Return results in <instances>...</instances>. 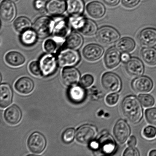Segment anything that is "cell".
Segmentation results:
<instances>
[{
    "label": "cell",
    "instance_id": "cell-1",
    "mask_svg": "<svg viewBox=\"0 0 156 156\" xmlns=\"http://www.w3.org/2000/svg\"><path fill=\"white\" fill-rule=\"evenodd\" d=\"M90 149L96 155H114L117 149L114 137L107 131H102L96 139L89 144Z\"/></svg>",
    "mask_w": 156,
    "mask_h": 156
},
{
    "label": "cell",
    "instance_id": "cell-2",
    "mask_svg": "<svg viewBox=\"0 0 156 156\" xmlns=\"http://www.w3.org/2000/svg\"><path fill=\"white\" fill-rule=\"evenodd\" d=\"M122 114L130 123L137 124L143 118V106L138 97L133 95L124 98L121 105Z\"/></svg>",
    "mask_w": 156,
    "mask_h": 156
},
{
    "label": "cell",
    "instance_id": "cell-3",
    "mask_svg": "<svg viewBox=\"0 0 156 156\" xmlns=\"http://www.w3.org/2000/svg\"><path fill=\"white\" fill-rule=\"evenodd\" d=\"M69 20L71 26L84 36H94L98 31L97 24L91 19L80 16H72Z\"/></svg>",
    "mask_w": 156,
    "mask_h": 156
},
{
    "label": "cell",
    "instance_id": "cell-4",
    "mask_svg": "<svg viewBox=\"0 0 156 156\" xmlns=\"http://www.w3.org/2000/svg\"><path fill=\"white\" fill-rule=\"evenodd\" d=\"M101 84L105 91L119 93L122 89V80L117 74L111 72L104 73L101 78Z\"/></svg>",
    "mask_w": 156,
    "mask_h": 156
},
{
    "label": "cell",
    "instance_id": "cell-5",
    "mask_svg": "<svg viewBox=\"0 0 156 156\" xmlns=\"http://www.w3.org/2000/svg\"><path fill=\"white\" fill-rule=\"evenodd\" d=\"M120 35L114 27L109 26H103L98 30L96 38L99 42L105 45L115 43L120 39Z\"/></svg>",
    "mask_w": 156,
    "mask_h": 156
},
{
    "label": "cell",
    "instance_id": "cell-6",
    "mask_svg": "<svg viewBox=\"0 0 156 156\" xmlns=\"http://www.w3.org/2000/svg\"><path fill=\"white\" fill-rule=\"evenodd\" d=\"M54 21L52 33L53 39L57 43H62L69 35L71 30L69 20L64 17H58Z\"/></svg>",
    "mask_w": 156,
    "mask_h": 156
},
{
    "label": "cell",
    "instance_id": "cell-7",
    "mask_svg": "<svg viewBox=\"0 0 156 156\" xmlns=\"http://www.w3.org/2000/svg\"><path fill=\"white\" fill-rule=\"evenodd\" d=\"M98 131L95 126L91 124H85L80 127L76 131V140L82 144H89L96 138Z\"/></svg>",
    "mask_w": 156,
    "mask_h": 156
},
{
    "label": "cell",
    "instance_id": "cell-8",
    "mask_svg": "<svg viewBox=\"0 0 156 156\" xmlns=\"http://www.w3.org/2000/svg\"><path fill=\"white\" fill-rule=\"evenodd\" d=\"M54 24V21L49 17H41L35 21L33 30L36 32L38 37L45 38L52 33Z\"/></svg>",
    "mask_w": 156,
    "mask_h": 156
},
{
    "label": "cell",
    "instance_id": "cell-9",
    "mask_svg": "<svg viewBox=\"0 0 156 156\" xmlns=\"http://www.w3.org/2000/svg\"><path fill=\"white\" fill-rule=\"evenodd\" d=\"M113 133L118 143L121 144H124L130 136V127L126 120L119 119L115 124L113 129Z\"/></svg>",
    "mask_w": 156,
    "mask_h": 156
},
{
    "label": "cell",
    "instance_id": "cell-10",
    "mask_svg": "<svg viewBox=\"0 0 156 156\" xmlns=\"http://www.w3.org/2000/svg\"><path fill=\"white\" fill-rule=\"evenodd\" d=\"M80 59V55L77 51L69 48L61 51L58 55L57 59L59 65L64 67L77 65Z\"/></svg>",
    "mask_w": 156,
    "mask_h": 156
},
{
    "label": "cell",
    "instance_id": "cell-11",
    "mask_svg": "<svg viewBox=\"0 0 156 156\" xmlns=\"http://www.w3.org/2000/svg\"><path fill=\"white\" fill-rule=\"evenodd\" d=\"M131 87L136 93H147L153 88L154 83L152 79L148 76H141L135 77L131 82Z\"/></svg>",
    "mask_w": 156,
    "mask_h": 156
},
{
    "label": "cell",
    "instance_id": "cell-12",
    "mask_svg": "<svg viewBox=\"0 0 156 156\" xmlns=\"http://www.w3.org/2000/svg\"><path fill=\"white\" fill-rule=\"evenodd\" d=\"M39 62L43 76L51 75L57 68V59L51 53L43 55Z\"/></svg>",
    "mask_w": 156,
    "mask_h": 156
},
{
    "label": "cell",
    "instance_id": "cell-13",
    "mask_svg": "<svg viewBox=\"0 0 156 156\" xmlns=\"http://www.w3.org/2000/svg\"><path fill=\"white\" fill-rule=\"evenodd\" d=\"M30 150L33 153L40 154L43 152L46 146V140L41 133H34L30 136L27 141Z\"/></svg>",
    "mask_w": 156,
    "mask_h": 156
},
{
    "label": "cell",
    "instance_id": "cell-14",
    "mask_svg": "<svg viewBox=\"0 0 156 156\" xmlns=\"http://www.w3.org/2000/svg\"><path fill=\"white\" fill-rule=\"evenodd\" d=\"M104 51V48L101 46L96 44H90L84 47L82 54L87 61L95 62L102 57Z\"/></svg>",
    "mask_w": 156,
    "mask_h": 156
},
{
    "label": "cell",
    "instance_id": "cell-15",
    "mask_svg": "<svg viewBox=\"0 0 156 156\" xmlns=\"http://www.w3.org/2000/svg\"><path fill=\"white\" fill-rule=\"evenodd\" d=\"M139 43L144 47H154L156 46V29L147 27L142 30L137 36Z\"/></svg>",
    "mask_w": 156,
    "mask_h": 156
},
{
    "label": "cell",
    "instance_id": "cell-16",
    "mask_svg": "<svg viewBox=\"0 0 156 156\" xmlns=\"http://www.w3.org/2000/svg\"><path fill=\"white\" fill-rule=\"evenodd\" d=\"M121 61L120 51L115 47H110L106 51L104 58V63L108 69L117 68Z\"/></svg>",
    "mask_w": 156,
    "mask_h": 156
},
{
    "label": "cell",
    "instance_id": "cell-17",
    "mask_svg": "<svg viewBox=\"0 0 156 156\" xmlns=\"http://www.w3.org/2000/svg\"><path fill=\"white\" fill-rule=\"evenodd\" d=\"M125 71L130 76L136 77L143 76L144 72V66L143 62L138 58L132 57L125 62Z\"/></svg>",
    "mask_w": 156,
    "mask_h": 156
},
{
    "label": "cell",
    "instance_id": "cell-18",
    "mask_svg": "<svg viewBox=\"0 0 156 156\" xmlns=\"http://www.w3.org/2000/svg\"><path fill=\"white\" fill-rule=\"evenodd\" d=\"M0 15L4 22L10 23L14 19L16 15V8L11 0H3L0 7Z\"/></svg>",
    "mask_w": 156,
    "mask_h": 156
},
{
    "label": "cell",
    "instance_id": "cell-19",
    "mask_svg": "<svg viewBox=\"0 0 156 156\" xmlns=\"http://www.w3.org/2000/svg\"><path fill=\"white\" fill-rule=\"evenodd\" d=\"M86 9L89 16L95 19L102 18L106 12L105 6L98 1H92L89 3Z\"/></svg>",
    "mask_w": 156,
    "mask_h": 156
},
{
    "label": "cell",
    "instance_id": "cell-20",
    "mask_svg": "<svg viewBox=\"0 0 156 156\" xmlns=\"http://www.w3.org/2000/svg\"><path fill=\"white\" fill-rule=\"evenodd\" d=\"M4 119L9 124L15 125L20 121L22 113L19 107L15 105L9 107L5 111Z\"/></svg>",
    "mask_w": 156,
    "mask_h": 156
},
{
    "label": "cell",
    "instance_id": "cell-21",
    "mask_svg": "<svg viewBox=\"0 0 156 156\" xmlns=\"http://www.w3.org/2000/svg\"><path fill=\"white\" fill-rule=\"evenodd\" d=\"M62 78L66 85L73 86L79 82L80 74L76 69L73 67H66L62 71Z\"/></svg>",
    "mask_w": 156,
    "mask_h": 156
},
{
    "label": "cell",
    "instance_id": "cell-22",
    "mask_svg": "<svg viewBox=\"0 0 156 156\" xmlns=\"http://www.w3.org/2000/svg\"><path fill=\"white\" fill-rule=\"evenodd\" d=\"M67 5L62 0H50L46 5L47 12L53 16H59L65 12Z\"/></svg>",
    "mask_w": 156,
    "mask_h": 156
},
{
    "label": "cell",
    "instance_id": "cell-23",
    "mask_svg": "<svg viewBox=\"0 0 156 156\" xmlns=\"http://www.w3.org/2000/svg\"><path fill=\"white\" fill-rule=\"evenodd\" d=\"M15 87L18 93L23 94H27L33 91L34 88V83L30 78L23 77L16 81Z\"/></svg>",
    "mask_w": 156,
    "mask_h": 156
},
{
    "label": "cell",
    "instance_id": "cell-24",
    "mask_svg": "<svg viewBox=\"0 0 156 156\" xmlns=\"http://www.w3.org/2000/svg\"><path fill=\"white\" fill-rule=\"evenodd\" d=\"M13 91L10 86L3 84L0 88V106L5 108L11 104L13 99Z\"/></svg>",
    "mask_w": 156,
    "mask_h": 156
},
{
    "label": "cell",
    "instance_id": "cell-25",
    "mask_svg": "<svg viewBox=\"0 0 156 156\" xmlns=\"http://www.w3.org/2000/svg\"><path fill=\"white\" fill-rule=\"evenodd\" d=\"M68 96L70 100L74 103H80L85 100L87 92L85 88L81 86H75L71 87L68 91Z\"/></svg>",
    "mask_w": 156,
    "mask_h": 156
},
{
    "label": "cell",
    "instance_id": "cell-26",
    "mask_svg": "<svg viewBox=\"0 0 156 156\" xmlns=\"http://www.w3.org/2000/svg\"><path fill=\"white\" fill-rule=\"evenodd\" d=\"M5 59L10 66L18 67L21 66L25 62V58L21 53L16 51L9 52L5 55Z\"/></svg>",
    "mask_w": 156,
    "mask_h": 156
},
{
    "label": "cell",
    "instance_id": "cell-27",
    "mask_svg": "<svg viewBox=\"0 0 156 156\" xmlns=\"http://www.w3.org/2000/svg\"><path fill=\"white\" fill-rule=\"evenodd\" d=\"M67 9L72 16H80L83 13L84 3L83 0H67Z\"/></svg>",
    "mask_w": 156,
    "mask_h": 156
},
{
    "label": "cell",
    "instance_id": "cell-28",
    "mask_svg": "<svg viewBox=\"0 0 156 156\" xmlns=\"http://www.w3.org/2000/svg\"><path fill=\"white\" fill-rule=\"evenodd\" d=\"M140 56L147 65L156 66V49L154 47H144L140 51Z\"/></svg>",
    "mask_w": 156,
    "mask_h": 156
},
{
    "label": "cell",
    "instance_id": "cell-29",
    "mask_svg": "<svg viewBox=\"0 0 156 156\" xmlns=\"http://www.w3.org/2000/svg\"><path fill=\"white\" fill-rule=\"evenodd\" d=\"M116 46L120 52L129 53L135 49L136 43L132 38L124 37L118 41Z\"/></svg>",
    "mask_w": 156,
    "mask_h": 156
},
{
    "label": "cell",
    "instance_id": "cell-30",
    "mask_svg": "<svg viewBox=\"0 0 156 156\" xmlns=\"http://www.w3.org/2000/svg\"><path fill=\"white\" fill-rule=\"evenodd\" d=\"M83 42V38L80 34L73 32L68 36L66 43L68 48L76 50L82 46Z\"/></svg>",
    "mask_w": 156,
    "mask_h": 156
},
{
    "label": "cell",
    "instance_id": "cell-31",
    "mask_svg": "<svg viewBox=\"0 0 156 156\" xmlns=\"http://www.w3.org/2000/svg\"><path fill=\"white\" fill-rule=\"evenodd\" d=\"M21 34L20 39L24 45L31 46L36 42L38 36L33 29H28Z\"/></svg>",
    "mask_w": 156,
    "mask_h": 156
},
{
    "label": "cell",
    "instance_id": "cell-32",
    "mask_svg": "<svg viewBox=\"0 0 156 156\" xmlns=\"http://www.w3.org/2000/svg\"><path fill=\"white\" fill-rule=\"evenodd\" d=\"M31 21L26 17L20 16L15 20L13 23V27L18 33H21L30 29Z\"/></svg>",
    "mask_w": 156,
    "mask_h": 156
},
{
    "label": "cell",
    "instance_id": "cell-33",
    "mask_svg": "<svg viewBox=\"0 0 156 156\" xmlns=\"http://www.w3.org/2000/svg\"><path fill=\"white\" fill-rule=\"evenodd\" d=\"M138 98L142 105L145 108H152L155 105V98L147 93L139 94Z\"/></svg>",
    "mask_w": 156,
    "mask_h": 156
},
{
    "label": "cell",
    "instance_id": "cell-34",
    "mask_svg": "<svg viewBox=\"0 0 156 156\" xmlns=\"http://www.w3.org/2000/svg\"><path fill=\"white\" fill-rule=\"evenodd\" d=\"M146 121L150 125L156 127V108H148L145 112Z\"/></svg>",
    "mask_w": 156,
    "mask_h": 156
},
{
    "label": "cell",
    "instance_id": "cell-35",
    "mask_svg": "<svg viewBox=\"0 0 156 156\" xmlns=\"http://www.w3.org/2000/svg\"><path fill=\"white\" fill-rule=\"evenodd\" d=\"M120 99V95L118 93H110L105 98V102L109 107H114L117 105Z\"/></svg>",
    "mask_w": 156,
    "mask_h": 156
},
{
    "label": "cell",
    "instance_id": "cell-36",
    "mask_svg": "<svg viewBox=\"0 0 156 156\" xmlns=\"http://www.w3.org/2000/svg\"><path fill=\"white\" fill-rule=\"evenodd\" d=\"M142 134L147 140H152L156 137V127L148 125L144 128Z\"/></svg>",
    "mask_w": 156,
    "mask_h": 156
},
{
    "label": "cell",
    "instance_id": "cell-37",
    "mask_svg": "<svg viewBox=\"0 0 156 156\" xmlns=\"http://www.w3.org/2000/svg\"><path fill=\"white\" fill-rule=\"evenodd\" d=\"M94 79L91 74H86L81 78L80 84L84 88H88L91 87L94 83Z\"/></svg>",
    "mask_w": 156,
    "mask_h": 156
},
{
    "label": "cell",
    "instance_id": "cell-38",
    "mask_svg": "<svg viewBox=\"0 0 156 156\" xmlns=\"http://www.w3.org/2000/svg\"><path fill=\"white\" fill-rule=\"evenodd\" d=\"M44 47L46 51L49 53H53L57 48V43L54 39H48L44 43Z\"/></svg>",
    "mask_w": 156,
    "mask_h": 156
},
{
    "label": "cell",
    "instance_id": "cell-39",
    "mask_svg": "<svg viewBox=\"0 0 156 156\" xmlns=\"http://www.w3.org/2000/svg\"><path fill=\"white\" fill-rule=\"evenodd\" d=\"M75 136V131L74 128H69L64 131L62 134V140L64 143H69L74 140Z\"/></svg>",
    "mask_w": 156,
    "mask_h": 156
},
{
    "label": "cell",
    "instance_id": "cell-40",
    "mask_svg": "<svg viewBox=\"0 0 156 156\" xmlns=\"http://www.w3.org/2000/svg\"><path fill=\"white\" fill-rule=\"evenodd\" d=\"M29 68L30 72L34 76L37 77L42 76L39 62L33 61L29 65Z\"/></svg>",
    "mask_w": 156,
    "mask_h": 156
},
{
    "label": "cell",
    "instance_id": "cell-41",
    "mask_svg": "<svg viewBox=\"0 0 156 156\" xmlns=\"http://www.w3.org/2000/svg\"><path fill=\"white\" fill-rule=\"evenodd\" d=\"M122 155L124 156H140V154L138 149L135 147L128 146L124 151Z\"/></svg>",
    "mask_w": 156,
    "mask_h": 156
},
{
    "label": "cell",
    "instance_id": "cell-42",
    "mask_svg": "<svg viewBox=\"0 0 156 156\" xmlns=\"http://www.w3.org/2000/svg\"><path fill=\"white\" fill-rule=\"evenodd\" d=\"M140 0H121V3L124 7L131 9L138 5Z\"/></svg>",
    "mask_w": 156,
    "mask_h": 156
},
{
    "label": "cell",
    "instance_id": "cell-43",
    "mask_svg": "<svg viewBox=\"0 0 156 156\" xmlns=\"http://www.w3.org/2000/svg\"><path fill=\"white\" fill-rule=\"evenodd\" d=\"M34 6L37 10H44L46 5L44 0H35Z\"/></svg>",
    "mask_w": 156,
    "mask_h": 156
},
{
    "label": "cell",
    "instance_id": "cell-44",
    "mask_svg": "<svg viewBox=\"0 0 156 156\" xmlns=\"http://www.w3.org/2000/svg\"><path fill=\"white\" fill-rule=\"evenodd\" d=\"M126 143L128 146L136 147L137 144L136 137L133 135L130 136Z\"/></svg>",
    "mask_w": 156,
    "mask_h": 156
},
{
    "label": "cell",
    "instance_id": "cell-45",
    "mask_svg": "<svg viewBox=\"0 0 156 156\" xmlns=\"http://www.w3.org/2000/svg\"><path fill=\"white\" fill-rule=\"evenodd\" d=\"M104 3L110 7H114L119 4L120 0H101Z\"/></svg>",
    "mask_w": 156,
    "mask_h": 156
},
{
    "label": "cell",
    "instance_id": "cell-46",
    "mask_svg": "<svg viewBox=\"0 0 156 156\" xmlns=\"http://www.w3.org/2000/svg\"><path fill=\"white\" fill-rule=\"evenodd\" d=\"M130 58V55L128 53H123L121 55V61L125 63L128 62Z\"/></svg>",
    "mask_w": 156,
    "mask_h": 156
},
{
    "label": "cell",
    "instance_id": "cell-47",
    "mask_svg": "<svg viewBox=\"0 0 156 156\" xmlns=\"http://www.w3.org/2000/svg\"><path fill=\"white\" fill-rule=\"evenodd\" d=\"M148 155L149 156H156V149L152 150L150 151Z\"/></svg>",
    "mask_w": 156,
    "mask_h": 156
},
{
    "label": "cell",
    "instance_id": "cell-48",
    "mask_svg": "<svg viewBox=\"0 0 156 156\" xmlns=\"http://www.w3.org/2000/svg\"><path fill=\"white\" fill-rule=\"evenodd\" d=\"M12 1H17V0H11Z\"/></svg>",
    "mask_w": 156,
    "mask_h": 156
}]
</instances>
